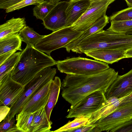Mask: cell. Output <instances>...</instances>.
I'll return each instance as SVG.
<instances>
[{
  "instance_id": "obj_18",
  "label": "cell",
  "mask_w": 132,
  "mask_h": 132,
  "mask_svg": "<svg viewBox=\"0 0 132 132\" xmlns=\"http://www.w3.org/2000/svg\"><path fill=\"white\" fill-rule=\"evenodd\" d=\"M62 84L59 77H56L50 82L49 94L46 105L45 107V112L49 121L51 122L50 117L51 112L57 102Z\"/></svg>"
},
{
  "instance_id": "obj_15",
  "label": "cell",
  "mask_w": 132,
  "mask_h": 132,
  "mask_svg": "<svg viewBox=\"0 0 132 132\" xmlns=\"http://www.w3.org/2000/svg\"><path fill=\"white\" fill-rule=\"evenodd\" d=\"M109 17L106 15L102 16L89 28L84 31L78 38L66 45L65 48L67 52H69L81 42L93 34L103 30V28L109 23Z\"/></svg>"
},
{
  "instance_id": "obj_2",
  "label": "cell",
  "mask_w": 132,
  "mask_h": 132,
  "mask_svg": "<svg viewBox=\"0 0 132 132\" xmlns=\"http://www.w3.org/2000/svg\"><path fill=\"white\" fill-rule=\"evenodd\" d=\"M56 62L50 55L37 50L34 46L27 45L11 72V78L25 86L40 71L56 65Z\"/></svg>"
},
{
  "instance_id": "obj_12",
  "label": "cell",
  "mask_w": 132,
  "mask_h": 132,
  "mask_svg": "<svg viewBox=\"0 0 132 132\" xmlns=\"http://www.w3.org/2000/svg\"><path fill=\"white\" fill-rule=\"evenodd\" d=\"M50 81L35 93L28 100L21 112L34 113L42 108L45 107L49 97Z\"/></svg>"
},
{
  "instance_id": "obj_39",
  "label": "cell",
  "mask_w": 132,
  "mask_h": 132,
  "mask_svg": "<svg viewBox=\"0 0 132 132\" xmlns=\"http://www.w3.org/2000/svg\"><path fill=\"white\" fill-rule=\"evenodd\" d=\"M92 1H96L98 0H91Z\"/></svg>"
},
{
  "instance_id": "obj_38",
  "label": "cell",
  "mask_w": 132,
  "mask_h": 132,
  "mask_svg": "<svg viewBox=\"0 0 132 132\" xmlns=\"http://www.w3.org/2000/svg\"><path fill=\"white\" fill-rule=\"evenodd\" d=\"M52 4H55L60 1L61 0H48Z\"/></svg>"
},
{
  "instance_id": "obj_13",
  "label": "cell",
  "mask_w": 132,
  "mask_h": 132,
  "mask_svg": "<svg viewBox=\"0 0 132 132\" xmlns=\"http://www.w3.org/2000/svg\"><path fill=\"white\" fill-rule=\"evenodd\" d=\"M91 0H69L65 11L67 27L71 26L85 12Z\"/></svg>"
},
{
  "instance_id": "obj_31",
  "label": "cell",
  "mask_w": 132,
  "mask_h": 132,
  "mask_svg": "<svg viewBox=\"0 0 132 132\" xmlns=\"http://www.w3.org/2000/svg\"><path fill=\"white\" fill-rule=\"evenodd\" d=\"M24 0H0V8L6 10Z\"/></svg>"
},
{
  "instance_id": "obj_34",
  "label": "cell",
  "mask_w": 132,
  "mask_h": 132,
  "mask_svg": "<svg viewBox=\"0 0 132 132\" xmlns=\"http://www.w3.org/2000/svg\"><path fill=\"white\" fill-rule=\"evenodd\" d=\"M17 51L15 50L0 56V65L15 53Z\"/></svg>"
},
{
  "instance_id": "obj_5",
  "label": "cell",
  "mask_w": 132,
  "mask_h": 132,
  "mask_svg": "<svg viewBox=\"0 0 132 132\" xmlns=\"http://www.w3.org/2000/svg\"><path fill=\"white\" fill-rule=\"evenodd\" d=\"M83 32L74 30L71 26L64 27L45 35L34 46L37 50L50 55L52 51L64 47Z\"/></svg>"
},
{
  "instance_id": "obj_28",
  "label": "cell",
  "mask_w": 132,
  "mask_h": 132,
  "mask_svg": "<svg viewBox=\"0 0 132 132\" xmlns=\"http://www.w3.org/2000/svg\"><path fill=\"white\" fill-rule=\"evenodd\" d=\"M15 123L14 117L10 119L6 116L0 123V132H20Z\"/></svg>"
},
{
  "instance_id": "obj_27",
  "label": "cell",
  "mask_w": 132,
  "mask_h": 132,
  "mask_svg": "<svg viewBox=\"0 0 132 132\" xmlns=\"http://www.w3.org/2000/svg\"><path fill=\"white\" fill-rule=\"evenodd\" d=\"M129 20H132V7L116 12L109 17L110 22Z\"/></svg>"
},
{
  "instance_id": "obj_10",
  "label": "cell",
  "mask_w": 132,
  "mask_h": 132,
  "mask_svg": "<svg viewBox=\"0 0 132 132\" xmlns=\"http://www.w3.org/2000/svg\"><path fill=\"white\" fill-rule=\"evenodd\" d=\"M68 2L62 1L55 4L43 20L45 28L53 32L67 27L65 11Z\"/></svg>"
},
{
  "instance_id": "obj_37",
  "label": "cell",
  "mask_w": 132,
  "mask_h": 132,
  "mask_svg": "<svg viewBox=\"0 0 132 132\" xmlns=\"http://www.w3.org/2000/svg\"><path fill=\"white\" fill-rule=\"evenodd\" d=\"M128 7H132V0H125Z\"/></svg>"
},
{
  "instance_id": "obj_22",
  "label": "cell",
  "mask_w": 132,
  "mask_h": 132,
  "mask_svg": "<svg viewBox=\"0 0 132 132\" xmlns=\"http://www.w3.org/2000/svg\"><path fill=\"white\" fill-rule=\"evenodd\" d=\"M34 113L21 112L16 115V125L20 132H30Z\"/></svg>"
},
{
  "instance_id": "obj_29",
  "label": "cell",
  "mask_w": 132,
  "mask_h": 132,
  "mask_svg": "<svg viewBox=\"0 0 132 132\" xmlns=\"http://www.w3.org/2000/svg\"><path fill=\"white\" fill-rule=\"evenodd\" d=\"M44 0H24L20 3L9 7L5 10L7 13L20 9L24 7L32 5H38Z\"/></svg>"
},
{
  "instance_id": "obj_26",
  "label": "cell",
  "mask_w": 132,
  "mask_h": 132,
  "mask_svg": "<svg viewBox=\"0 0 132 132\" xmlns=\"http://www.w3.org/2000/svg\"><path fill=\"white\" fill-rule=\"evenodd\" d=\"M55 5L48 0L44 1L33 8V15L37 19L43 20Z\"/></svg>"
},
{
  "instance_id": "obj_19",
  "label": "cell",
  "mask_w": 132,
  "mask_h": 132,
  "mask_svg": "<svg viewBox=\"0 0 132 132\" xmlns=\"http://www.w3.org/2000/svg\"><path fill=\"white\" fill-rule=\"evenodd\" d=\"M26 26L24 18L13 17L0 26V39L19 34Z\"/></svg>"
},
{
  "instance_id": "obj_3",
  "label": "cell",
  "mask_w": 132,
  "mask_h": 132,
  "mask_svg": "<svg viewBox=\"0 0 132 132\" xmlns=\"http://www.w3.org/2000/svg\"><path fill=\"white\" fill-rule=\"evenodd\" d=\"M56 65L60 72L73 75L96 73L110 68L106 63L80 57L59 60L56 61Z\"/></svg>"
},
{
  "instance_id": "obj_16",
  "label": "cell",
  "mask_w": 132,
  "mask_h": 132,
  "mask_svg": "<svg viewBox=\"0 0 132 132\" xmlns=\"http://www.w3.org/2000/svg\"><path fill=\"white\" fill-rule=\"evenodd\" d=\"M125 97L118 98L112 97L106 99L103 107L90 116L88 125L95 123L112 112L119 106L121 102Z\"/></svg>"
},
{
  "instance_id": "obj_30",
  "label": "cell",
  "mask_w": 132,
  "mask_h": 132,
  "mask_svg": "<svg viewBox=\"0 0 132 132\" xmlns=\"http://www.w3.org/2000/svg\"><path fill=\"white\" fill-rule=\"evenodd\" d=\"M109 132H132V119L111 129Z\"/></svg>"
},
{
  "instance_id": "obj_35",
  "label": "cell",
  "mask_w": 132,
  "mask_h": 132,
  "mask_svg": "<svg viewBox=\"0 0 132 132\" xmlns=\"http://www.w3.org/2000/svg\"><path fill=\"white\" fill-rule=\"evenodd\" d=\"M132 103V93L125 96L121 102L119 106L122 105Z\"/></svg>"
},
{
  "instance_id": "obj_4",
  "label": "cell",
  "mask_w": 132,
  "mask_h": 132,
  "mask_svg": "<svg viewBox=\"0 0 132 132\" xmlns=\"http://www.w3.org/2000/svg\"><path fill=\"white\" fill-rule=\"evenodd\" d=\"M56 69L51 67H46L39 72L25 86L23 94L12 106L7 116L11 119L20 113L24 105L31 97L47 83L54 78Z\"/></svg>"
},
{
  "instance_id": "obj_36",
  "label": "cell",
  "mask_w": 132,
  "mask_h": 132,
  "mask_svg": "<svg viewBox=\"0 0 132 132\" xmlns=\"http://www.w3.org/2000/svg\"><path fill=\"white\" fill-rule=\"evenodd\" d=\"M126 58L132 57V48L125 51Z\"/></svg>"
},
{
  "instance_id": "obj_20",
  "label": "cell",
  "mask_w": 132,
  "mask_h": 132,
  "mask_svg": "<svg viewBox=\"0 0 132 132\" xmlns=\"http://www.w3.org/2000/svg\"><path fill=\"white\" fill-rule=\"evenodd\" d=\"M22 42L18 34L0 39V56L13 51H22Z\"/></svg>"
},
{
  "instance_id": "obj_11",
  "label": "cell",
  "mask_w": 132,
  "mask_h": 132,
  "mask_svg": "<svg viewBox=\"0 0 132 132\" xmlns=\"http://www.w3.org/2000/svg\"><path fill=\"white\" fill-rule=\"evenodd\" d=\"M132 93V69L126 73L118 75L104 93L106 99L112 97L121 98Z\"/></svg>"
},
{
  "instance_id": "obj_25",
  "label": "cell",
  "mask_w": 132,
  "mask_h": 132,
  "mask_svg": "<svg viewBox=\"0 0 132 132\" xmlns=\"http://www.w3.org/2000/svg\"><path fill=\"white\" fill-rule=\"evenodd\" d=\"M110 22L111 25L107 30L122 34L132 30V20Z\"/></svg>"
},
{
  "instance_id": "obj_14",
  "label": "cell",
  "mask_w": 132,
  "mask_h": 132,
  "mask_svg": "<svg viewBox=\"0 0 132 132\" xmlns=\"http://www.w3.org/2000/svg\"><path fill=\"white\" fill-rule=\"evenodd\" d=\"M84 54L95 60L110 64H112L122 59L126 58L125 51L120 50H98L86 52Z\"/></svg>"
},
{
  "instance_id": "obj_9",
  "label": "cell",
  "mask_w": 132,
  "mask_h": 132,
  "mask_svg": "<svg viewBox=\"0 0 132 132\" xmlns=\"http://www.w3.org/2000/svg\"><path fill=\"white\" fill-rule=\"evenodd\" d=\"M11 71L0 80V106L4 105L11 108L18 101L24 90L25 86L11 78Z\"/></svg>"
},
{
  "instance_id": "obj_23",
  "label": "cell",
  "mask_w": 132,
  "mask_h": 132,
  "mask_svg": "<svg viewBox=\"0 0 132 132\" xmlns=\"http://www.w3.org/2000/svg\"><path fill=\"white\" fill-rule=\"evenodd\" d=\"M21 52V51L14 53L0 65V80L13 70L19 60Z\"/></svg>"
},
{
  "instance_id": "obj_6",
  "label": "cell",
  "mask_w": 132,
  "mask_h": 132,
  "mask_svg": "<svg viewBox=\"0 0 132 132\" xmlns=\"http://www.w3.org/2000/svg\"><path fill=\"white\" fill-rule=\"evenodd\" d=\"M106 99L104 93L98 90L87 96L68 111L67 118L83 116H90L104 105Z\"/></svg>"
},
{
  "instance_id": "obj_33",
  "label": "cell",
  "mask_w": 132,
  "mask_h": 132,
  "mask_svg": "<svg viewBox=\"0 0 132 132\" xmlns=\"http://www.w3.org/2000/svg\"><path fill=\"white\" fill-rule=\"evenodd\" d=\"M10 107L4 105L0 106V122L3 121L8 115L10 110Z\"/></svg>"
},
{
  "instance_id": "obj_32",
  "label": "cell",
  "mask_w": 132,
  "mask_h": 132,
  "mask_svg": "<svg viewBox=\"0 0 132 132\" xmlns=\"http://www.w3.org/2000/svg\"><path fill=\"white\" fill-rule=\"evenodd\" d=\"M96 126L95 124L87 125L71 130L68 132H92Z\"/></svg>"
},
{
  "instance_id": "obj_21",
  "label": "cell",
  "mask_w": 132,
  "mask_h": 132,
  "mask_svg": "<svg viewBox=\"0 0 132 132\" xmlns=\"http://www.w3.org/2000/svg\"><path fill=\"white\" fill-rule=\"evenodd\" d=\"M22 42L27 45L34 46L45 35H40L29 27L26 26L20 31L18 34Z\"/></svg>"
},
{
  "instance_id": "obj_17",
  "label": "cell",
  "mask_w": 132,
  "mask_h": 132,
  "mask_svg": "<svg viewBox=\"0 0 132 132\" xmlns=\"http://www.w3.org/2000/svg\"><path fill=\"white\" fill-rule=\"evenodd\" d=\"M52 123L49 121L43 107L34 113L30 132H49Z\"/></svg>"
},
{
  "instance_id": "obj_7",
  "label": "cell",
  "mask_w": 132,
  "mask_h": 132,
  "mask_svg": "<svg viewBox=\"0 0 132 132\" xmlns=\"http://www.w3.org/2000/svg\"><path fill=\"white\" fill-rule=\"evenodd\" d=\"M115 0L92 1L85 12L71 26L75 30L83 32L99 19L106 15L109 6Z\"/></svg>"
},
{
  "instance_id": "obj_8",
  "label": "cell",
  "mask_w": 132,
  "mask_h": 132,
  "mask_svg": "<svg viewBox=\"0 0 132 132\" xmlns=\"http://www.w3.org/2000/svg\"><path fill=\"white\" fill-rule=\"evenodd\" d=\"M132 119V103L119 106L111 113L94 123L96 126L92 132H109Z\"/></svg>"
},
{
  "instance_id": "obj_1",
  "label": "cell",
  "mask_w": 132,
  "mask_h": 132,
  "mask_svg": "<svg viewBox=\"0 0 132 132\" xmlns=\"http://www.w3.org/2000/svg\"><path fill=\"white\" fill-rule=\"evenodd\" d=\"M118 75V72L110 68L94 74L67 75L62 83V96L71 107L73 106L94 92L100 90L105 93Z\"/></svg>"
},
{
  "instance_id": "obj_24",
  "label": "cell",
  "mask_w": 132,
  "mask_h": 132,
  "mask_svg": "<svg viewBox=\"0 0 132 132\" xmlns=\"http://www.w3.org/2000/svg\"><path fill=\"white\" fill-rule=\"evenodd\" d=\"M90 116H82L75 118L72 121L68 122L66 124L58 129L52 132H68L85 125H88Z\"/></svg>"
}]
</instances>
